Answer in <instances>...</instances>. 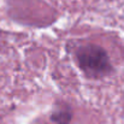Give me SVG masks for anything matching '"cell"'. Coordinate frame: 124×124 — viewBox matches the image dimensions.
<instances>
[{
  "instance_id": "obj_1",
  "label": "cell",
  "mask_w": 124,
  "mask_h": 124,
  "mask_svg": "<svg viewBox=\"0 0 124 124\" xmlns=\"http://www.w3.org/2000/svg\"><path fill=\"white\" fill-rule=\"evenodd\" d=\"M75 57L80 69L88 78H102L113 71L107 52L98 45L85 43L80 46L75 52Z\"/></svg>"
},
{
  "instance_id": "obj_2",
  "label": "cell",
  "mask_w": 124,
  "mask_h": 124,
  "mask_svg": "<svg viewBox=\"0 0 124 124\" xmlns=\"http://www.w3.org/2000/svg\"><path fill=\"white\" fill-rule=\"evenodd\" d=\"M74 113L70 106L68 105H63L57 107L49 116L51 122H53L54 124H70L72 121Z\"/></svg>"
}]
</instances>
